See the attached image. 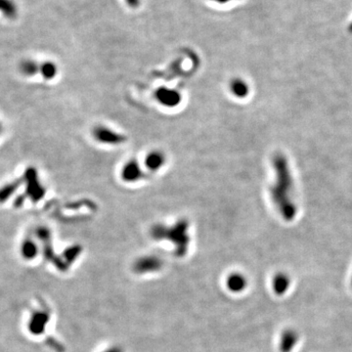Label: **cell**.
I'll return each instance as SVG.
<instances>
[{
    "label": "cell",
    "mask_w": 352,
    "mask_h": 352,
    "mask_svg": "<svg viewBox=\"0 0 352 352\" xmlns=\"http://www.w3.org/2000/svg\"><path fill=\"white\" fill-rule=\"evenodd\" d=\"M276 173V182L270 188L273 204L286 221H292L297 216V207L292 199L294 181L287 158L283 154H276L272 159Z\"/></svg>",
    "instance_id": "cell-1"
},
{
    "label": "cell",
    "mask_w": 352,
    "mask_h": 352,
    "mask_svg": "<svg viewBox=\"0 0 352 352\" xmlns=\"http://www.w3.org/2000/svg\"><path fill=\"white\" fill-rule=\"evenodd\" d=\"M156 101L165 108H175L182 102V95L179 91L165 86L159 87L155 92Z\"/></svg>",
    "instance_id": "cell-2"
},
{
    "label": "cell",
    "mask_w": 352,
    "mask_h": 352,
    "mask_svg": "<svg viewBox=\"0 0 352 352\" xmlns=\"http://www.w3.org/2000/svg\"><path fill=\"white\" fill-rule=\"evenodd\" d=\"M92 135L97 142L105 145H118L125 141V137L122 134L105 125L96 126L92 131Z\"/></svg>",
    "instance_id": "cell-3"
},
{
    "label": "cell",
    "mask_w": 352,
    "mask_h": 352,
    "mask_svg": "<svg viewBox=\"0 0 352 352\" xmlns=\"http://www.w3.org/2000/svg\"><path fill=\"white\" fill-rule=\"evenodd\" d=\"M144 176L141 164L136 160H129L123 163L120 169V178L125 183H136Z\"/></svg>",
    "instance_id": "cell-4"
},
{
    "label": "cell",
    "mask_w": 352,
    "mask_h": 352,
    "mask_svg": "<svg viewBox=\"0 0 352 352\" xmlns=\"http://www.w3.org/2000/svg\"><path fill=\"white\" fill-rule=\"evenodd\" d=\"M166 156L161 150H152L144 158V166L151 172H156L164 166Z\"/></svg>",
    "instance_id": "cell-5"
},
{
    "label": "cell",
    "mask_w": 352,
    "mask_h": 352,
    "mask_svg": "<svg viewBox=\"0 0 352 352\" xmlns=\"http://www.w3.org/2000/svg\"><path fill=\"white\" fill-rule=\"evenodd\" d=\"M298 341V335L296 331L292 329L285 330L281 337L279 342V351L280 352H292L295 349L297 343Z\"/></svg>",
    "instance_id": "cell-6"
},
{
    "label": "cell",
    "mask_w": 352,
    "mask_h": 352,
    "mask_svg": "<svg viewBox=\"0 0 352 352\" xmlns=\"http://www.w3.org/2000/svg\"><path fill=\"white\" fill-rule=\"evenodd\" d=\"M291 285L290 277L283 272L276 273L272 278V289L277 296H283L289 290Z\"/></svg>",
    "instance_id": "cell-7"
},
{
    "label": "cell",
    "mask_w": 352,
    "mask_h": 352,
    "mask_svg": "<svg viewBox=\"0 0 352 352\" xmlns=\"http://www.w3.org/2000/svg\"><path fill=\"white\" fill-rule=\"evenodd\" d=\"M229 89L232 95L238 99L245 98L249 93L248 84L243 79L236 78L233 79L229 83Z\"/></svg>",
    "instance_id": "cell-8"
},
{
    "label": "cell",
    "mask_w": 352,
    "mask_h": 352,
    "mask_svg": "<svg viewBox=\"0 0 352 352\" xmlns=\"http://www.w3.org/2000/svg\"><path fill=\"white\" fill-rule=\"evenodd\" d=\"M19 72L26 78L34 77L40 72V63L33 59H25L19 64Z\"/></svg>",
    "instance_id": "cell-9"
},
{
    "label": "cell",
    "mask_w": 352,
    "mask_h": 352,
    "mask_svg": "<svg viewBox=\"0 0 352 352\" xmlns=\"http://www.w3.org/2000/svg\"><path fill=\"white\" fill-rule=\"evenodd\" d=\"M226 284L229 291L233 293H241L245 289L247 281L244 275L240 273H233L228 277Z\"/></svg>",
    "instance_id": "cell-10"
},
{
    "label": "cell",
    "mask_w": 352,
    "mask_h": 352,
    "mask_svg": "<svg viewBox=\"0 0 352 352\" xmlns=\"http://www.w3.org/2000/svg\"><path fill=\"white\" fill-rule=\"evenodd\" d=\"M20 251H21L22 256L25 259L30 260V259H33L36 256V254L38 252V247H37V244H35V242L33 240H31L29 238H27L22 242Z\"/></svg>",
    "instance_id": "cell-11"
},
{
    "label": "cell",
    "mask_w": 352,
    "mask_h": 352,
    "mask_svg": "<svg viewBox=\"0 0 352 352\" xmlns=\"http://www.w3.org/2000/svg\"><path fill=\"white\" fill-rule=\"evenodd\" d=\"M39 74L45 81H52L58 75V67L52 61H45L40 63V72Z\"/></svg>",
    "instance_id": "cell-12"
},
{
    "label": "cell",
    "mask_w": 352,
    "mask_h": 352,
    "mask_svg": "<svg viewBox=\"0 0 352 352\" xmlns=\"http://www.w3.org/2000/svg\"><path fill=\"white\" fill-rule=\"evenodd\" d=\"M0 13L8 19H14L18 13L16 2L13 0H0Z\"/></svg>",
    "instance_id": "cell-13"
},
{
    "label": "cell",
    "mask_w": 352,
    "mask_h": 352,
    "mask_svg": "<svg viewBox=\"0 0 352 352\" xmlns=\"http://www.w3.org/2000/svg\"><path fill=\"white\" fill-rule=\"evenodd\" d=\"M20 185H21L20 180H14L2 186L0 188V203H4L8 198H10Z\"/></svg>",
    "instance_id": "cell-14"
},
{
    "label": "cell",
    "mask_w": 352,
    "mask_h": 352,
    "mask_svg": "<svg viewBox=\"0 0 352 352\" xmlns=\"http://www.w3.org/2000/svg\"><path fill=\"white\" fill-rule=\"evenodd\" d=\"M2 131H3V124H2V122H1V120H0V135H1Z\"/></svg>",
    "instance_id": "cell-15"
},
{
    "label": "cell",
    "mask_w": 352,
    "mask_h": 352,
    "mask_svg": "<svg viewBox=\"0 0 352 352\" xmlns=\"http://www.w3.org/2000/svg\"></svg>",
    "instance_id": "cell-16"
}]
</instances>
